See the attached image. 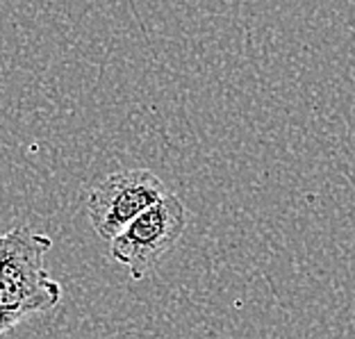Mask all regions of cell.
Masks as SVG:
<instances>
[{
	"mask_svg": "<svg viewBox=\"0 0 355 339\" xmlns=\"http://www.w3.org/2000/svg\"><path fill=\"white\" fill-rule=\"evenodd\" d=\"M168 193L164 180L148 168H125L98 177L87 191L85 209L96 235L112 241Z\"/></svg>",
	"mask_w": 355,
	"mask_h": 339,
	"instance_id": "cell-2",
	"label": "cell"
},
{
	"mask_svg": "<svg viewBox=\"0 0 355 339\" xmlns=\"http://www.w3.org/2000/svg\"><path fill=\"white\" fill-rule=\"evenodd\" d=\"M51 248V237L23 225L0 235V335L62 301V285L44 266Z\"/></svg>",
	"mask_w": 355,
	"mask_h": 339,
	"instance_id": "cell-1",
	"label": "cell"
},
{
	"mask_svg": "<svg viewBox=\"0 0 355 339\" xmlns=\"http://www.w3.org/2000/svg\"><path fill=\"white\" fill-rule=\"evenodd\" d=\"M187 219L184 203L175 193H168L110 241L112 260L123 264L130 278H146L180 241Z\"/></svg>",
	"mask_w": 355,
	"mask_h": 339,
	"instance_id": "cell-3",
	"label": "cell"
}]
</instances>
